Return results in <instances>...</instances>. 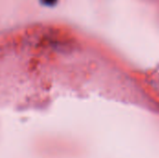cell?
Instances as JSON below:
<instances>
[{"label": "cell", "mask_w": 159, "mask_h": 158, "mask_svg": "<svg viewBox=\"0 0 159 158\" xmlns=\"http://www.w3.org/2000/svg\"><path fill=\"white\" fill-rule=\"evenodd\" d=\"M41 1L43 4H45L47 6H52L57 2V0H41Z\"/></svg>", "instance_id": "1"}]
</instances>
